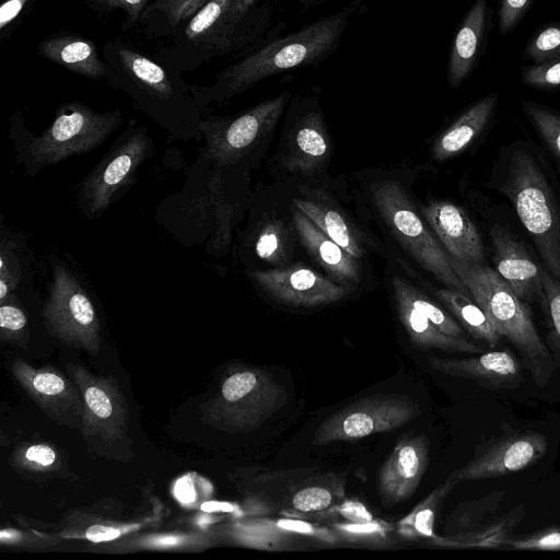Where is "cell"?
Returning <instances> with one entry per match:
<instances>
[{
	"mask_svg": "<svg viewBox=\"0 0 560 560\" xmlns=\"http://www.w3.org/2000/svg\"><path fill=\"white\" fill-rule=\"evenodd\" d=\"M542 285L544 308L548 317L547 347L557 368H560V281L542 269Z\"/></svg>",
	"mask_w": 560,
	"mask_h": 560,
	"instance_id": "obj_37",
	"label": "cell"
},
{
	"mask_svg": "<svg viewBox=\"0 0 560 560\" xmlns=\"http://www.w3.org/2000/svg\"><path fill=\"white\" fill-rule=\"evenodd\" d=\"M506 548L512 550L560 551V525L553 524L527 535L513 536Z\"/></svg>",
	"mask_w": 560,
	"mask_h": 560,
	"instance_id": "obj_44",
	"label": "cell"
},
{
	"mask_svg": "<svg viewBox=\"0 0 560 560\" xmlns=\"http://www.w3.org/2000/svg\"><path fill=\"white\" fill-rule=\"evenodd\" d=\"M16 378L35 400L46 408L61 410L77 402L75 392L58 373L49 370H34L25 363L14 365Z\"/></svg>",
	"mask_w": 560,
	"mask_h": 560,
	"instance_id": "obj_32",
	"label": "cell"
},
{
	"mask_svg": "<svg viewBox=\"0 0 560 560\" xmlns=\"http://www.w3.org/2000/svg\"><path fill=\"white\" fill-rule=\"evenodd\" d=\"M331 528L338 535L340 541L351 544H382L393 530V525L384 520H375L364 523L337 522Z\"/></svg>",
	"mask_w": 560,
	"mask_h": 560,
	"instance_id": "obj_39",
	"label": "cell"
},
{
	"mask_svg": "<svg viewBox=\"0 0 560 560\" xmlns=\"http://www.w3.org/2000/svg\"><path fill=\"white\" fill-rule=\"evenodd\" d=\"M84 398V428L91 434L117 438L125 429V410L119 394L104 380L75 372Z\"/></svg>",
	"mask_w": 560,
	"mask_h": 560,
	"instance_id": "obj_29",
	"label": "cell"
},
{
	"mask_svg": "<svg viewBox=\"0 0 560 560\" xmlns=\"http://www.w3.org/2000/svg\"><path fill=\"white\" fill-rule=\"evenodd\" d=\"M365 197L377 221L421 269L446 288L469 294L405 179L386 173L376 176L368 183Z\"/></svg>",
	"mask_w": 560,
	"mask_h": 560,
	"instance_id": "obj_6",
	"label": "cell"
},
{
	"mask_svg": "<svg viewBox=\"0 0 560 560\" xmlns=\"http://www.w3.org/2000/svg\"><path fill=\"white\" fill-rule=\"evenodd\" d=\"M296 188L291 203L348 253L362 260L375 247L372 238L325 187Z\"/></svg>",
	"mask_w": 560,
	"mask_h": 560,
	"instance_id": "obj_18",
	"label": "cell"
},
{
	"mask_svg": "<svg viewBox=\"0 0 560 560\" xmlns=\"http://www.w3.org/2000/svg\"><path fill=\"white\" fill-rule=\"evenodd\" d=\"M490 234L497 272L523 301L538 302L544 307L542 269L508 230L495 225Z\"/></svg>",
	"mask_w": 560,
	"mask_h": 560,
	"instance_id": "obj_22",
	"label": "cell"
},
{
	"mask_svg": "<svg viewBox=\"0 0 560 560\" xmlns=\"http://www.w3.org/2000/svg\"><path fill=\"white\" fill-rule=\"evenodd\" d=\"M232 1L208 0L155 55L183 73L195 71L214 58L229 55L241 57L258 47L228 24Z\"/></svg>",
	"mask_w": 560,
	"mask_h": 560,
	"instance_id": "obj_11",
	"label": "cell"
},
{
	"mask_svg": "<svg viewBox=\"0 0 560 560\" xmlns=\"http://www.w3.org/2000/svg\"><path fill=\"white\" fill-rule=\"evenodd\" d=\"M392 292L399 322L415 348L422 351L440 350L448 353L474 354L482 351L468 338H455L444 334L400 293L395 290Z\"/></svg>",
	"mask_w": 560,
	"mask_h": 560,
	"instance_id": "obj_30",
	"label": "cell"
},
{
	"mask_svg": "<svg viewBox=\"0 0 560 560\" xmlns=\"http://www.w3.org/2000/svg\"><path fill=\"white\" fill-rule=\"evenodd\" d=\"M292 95L284 91L233 115L205 114L201 122L205 147L200 154L218 167L243 172L256 168Z\"/></svg>",
	"mask_w": 560,
	"mask_h": 560,
	"instance_id": "obj_8",
	"label": "cell"
},
{
	"mask_svg": "<svg viewBox=\"0 0 560 560\" xmlns=\"http://www.w3.org/2000/svg\"><path fill=\"white\" fill-rule=\"evenodd\" d=\"M51 281L43 317L51 335L97 351L100 323L88 287L61 258L49 257Z\"/></svg>",
	"mask_w": 560,
	"mask_h": 560,
	"instance_id": "obj_12",
	"label": "cell"
},
{
	"mask_svg": "<svg viewBox=\"0 0 560 560\" xmlns=\"http://www.w3.org/2000/svg\"><path fill=\"white\" fill-rule=\"evenodd\" d=\"M499 104L497 92L488 94L465 108L434 140L431 158L448 160L464 151L492 120Z\"/></svg>",
	"mask_w": 560,
	"mask_h": 560,
	"instance_id": "obj_28",
	"label": "cell"
},
{
	"mask_svg": "<svg viewBox=\"0 0 560 560\" xmlns=\"http://www.w3.org/2000/svg\"><path fill=\"white\" fill-rule=\"evenodd\" d=\"M522 82L540 91L560 89V57L522 68Z\"/></svg>",
	"mask_w": 560,
	"mask_h": 560,
	"instance_id": "obj_43",
	"label": "cell"
},
{
	"mask_svg": "<svg viewBox=\"0 0 560 560\" xmlns=\"http://www.w3.org/2000/svg\"><path fill=\"white\" fill-rule=\"evenodd\" d=\"M522 108L548 147L560 158V114L546 105L527 100L522 101Z\"/></svg>",
	"mask_w": 560,
	"mask_h": 560,
	"instance_id": "obj_38",
	"label": "cell"
},
{
	"mask_svg": "<svg viewBox=\"0 0 560 560\" xmlns=\"http://www.w3.org/2000/svg\"><path fill=\"white\" fill-rule=\"evenodd\" d=\"M248 223L244 245L257 260L270 268L292 264L299 241L292 217L288 220L277 211L268 210Z\"/></svg>",
	"mask_w": 560,
	"mask_h": 560,
	"instance_id": "obj_26",
	"label": "cell"
},
{
	"mask_svg": "<svg viewBox=\"0 0 560 560\" xmlns=\"http://www.w3.org/2000/svg\"><path fill=\"white\" fill-rule=\"evenodd\" d=\"M241 540L262 550H287L301 539L336 544L340 539L332 528L310 523L300 517L258 518L240 526Z\"/></svg>",
	"mask_w": 560,
	"mask_h": 560,
	"instance_id": "obj_25",
	"label": "cell"
},
{
	"mask_svg": "<svg viewBox=\"0 0 560 560\" xmlns=\"http://www.w3.org/2000/svg\"><path fill=\"white\" fill-rule=\"evenodd\" d=\"M560 57V22L541 25L527 40L523 58L533 63Z\"/></svg>",
	"mask_w": 560,
	"mask_h": 560,
	"instance_id": "obj_40",
	"label": "cell"
},
{
	"mask_svg": "<svg viewBox=\"0 0 560 560\" xmlns=\"http://www.w3.org/2000/svg\"><path fill=\"white\" fill-rule=\"evenodd\" d=\"M456 485V480L450 474L443 483L439 485L397 523L396 529L398 535L410 540L434 538V524L438 512L444 499Z\"/></svg>",
	"mask_w": 560,
	"mask_h": 560,
	"instance_id": "obj_34",
	"label": "cell"
},
{
	"mask_svg": "<svg viewBox=\"0 0 560 560\" xmlns=\"http://www.w3.org/2000/svg\"><path fill=\"white\" fill-rule=\"evenodd\" d=\"M429 464L424 434L406 435L394 446L377 475V493L390 509L408 500L417 490Z\"/></svg>",
	"mask_w": 560,
	"mask_h": 560,
	"instance_id": "obj_19",
	"label": "cell"
},
{
	"mask_svg": "<svg viewBox=\"0 0 560 560\" xmlns=\"http://www.w3.org/2000/svg\"><path fill=\"white\" fill-rule=\"evenodd\" d=\"M417 401L405 395H374L357 400L326 418L316 429L312 445L354 441L392 432L420 416Z\"/></svg>",
	"mask_w": 560,
	"mask_h": 560,
	"instance_id": "obj_13",
	"label": "cell"
},
{
	"mask_svg": "<svg viewBox=\"0 0 560 560\" xmlns=\"http://www.w3.org/2000/svg\"><path fill=\"white\" fill-rule=\"evenodd\" d=\"M535 0H500L498 7L499 34L504 37L515 30Z\"/></svg>",
	"mask_w": 560,
	"mask_h": 560,
	"instance_id": "obj_45",
	"label": "cell"
},
{
	"mask_svg": "<svg viewBox=\"0 0 560 560\" xmlns=\"http://www.w3.org/2000/svg\"><path fill=\"white\" fill-rule=\"evenodd\" d=\"M419 210L450 257L483 262L482 240L463 208L447 200L431 199L419 205Z\"/></svg>",
	"mask_w": 560,
	"mask_h": 560,
	"instance_id": "obj_20",
	"label": "cell"
},
{
	"mask_svg": "<svg viewBox=\"0 0 560 560\" xmlns=\"http://www.w3.org/2000/svg\"><path fill=\"white\" fill-rule=\"evenodd\" d=\"M20 247L13 240L1 241L0 254V301L14 293L22 284L23 271L26 270L25 264L21 261L22 254L18 250Z\"/></svg>",
	"mask_w": 560,
	"mask_h": 560,
	"instance_id": "obj_41",
	"label": "cell"
},
{
	"mask_svg": "<svg viewBox=\"0 0 560 560\" xmlns=\"http://www.w3.org/2000/svg\"><path fill=\"white\" fill-rule=\"evenodd\" d=\"M300 4H303L305 7H311V5H316V4H319V3H323L324 1H327V0H296Z\"/></svg>",
	"mask_w": 560,
	"mask_h": 560,
	"instance_id": "obj_52",
	"label": "cell"
},
{
	"mask_svg": "<svg viewBox=\"0 0 560 560\" xmlns=\"http://www.w3.org/2000/svg\"><path fill=\"white\" fill-rule=\"evenodd\" d=\"M362 0H355L339 12L322 18L285 36L268 39L214 75L208 86L192 85V95L206 113L212 104H221L255 84L281 72L315 66L337 49L351 18Z\"/></svg>",
	"mask_w": 560,
	"mask_h": 560,
	"instance_id": "obj_3",
	"label": "cell"
},
{
	"mask_svg": "<svg viewBox=\"0 0 560 560\" xmlns=\"http://www.w3.org/2000/svg\"><path fill=\"white\" fill-rule=\"evenodd\" d=\"M37 51L75 74L97 81L106 78L107 65L95 42L80 34L60 32L51 35L38 44Z\"/></svg>",
	"mask_w": 560,
	"mask_h": 560,
	"instance_id": "obj_27",
	"label": "cell"
},
{
	"mask_svg": "<svg viewBox=\"0 0 560 560\" xmlns=\"http://www.w3.org/2000/svg\"><path fill=\"white\" fill-rule=\"evenodd\" d=\"M176 495L184 503H189L195 499L194 486L189 480H179L176 487Z\"/></svg>",
	"mask_w": 560,
	"mask_h": 560,
	"instance_id": "obj_51",
	"label": "cell"
},
{
	"mask_svg": "<svg viewBox=\"0 0 560 560\" xmlns=\"http://www.w3.org/2000/svg\"><path fill=\"white\" fill-rule=\"evenodd\" d=\"M84 2L98 16L121 11L125 15L121 24L122 30L129 31L140 23L141 16L151 0H84Z\"/></svg>",
	"mask_w": 560,
	"mask_h": 560,
	"instance_id": "obj_42",
	"label": "cell"
},
{
	"mask_svg": "<svg viewBox=\"0 0 560 560\" xmlns=\"http://www.w3.org/2000/svg\"><path fill=\"white\" fill-rule=\"evenodd\" d=\"M86 537L94 542L112 540L120 535V530L105 525H92L86 530Z\"/></svg>",
	"mask_w": 560,
	"mask_h": 560,
	"instance_id": "obj_50",
	"label": "cell"
},
{
	"mask_svg": "<svg viewBox=\"0 0 560 560\" xmlns=\"http://www.w3.org/2000/svg\"><path fill=\"white\" fill-rule=\"evenodd\" d=\"M34 0H5L0 7V38L7 39L16 28L26 8Z\"/></svg>",
	"mask_w": 560,
	"mask_h": 560,
	"instance_id": "obj_48",
	"label": "cell"
},
{
	"mask_svg": "<svg viewBox=\"0 0 560 560\" xmlns=\"http://www.w3.org/2000/svg\"><path fill=\"white\" fill-rule=\"evenodd\" d=\"M425 284L467 334L483 341L489 348L498 346L502 337L470 294L446 287L435 289Z\"/></svg>",
	"mask_w": 560,
	"mask_h": 560,
	"instance_id": "obj_31",
	"label": "cell"
},
{
	"mask_svg": "<svg viewBox=\"0 0 560 560\" xmlns=\"http://www.w3.org/2000/svg\"><path fill=\"white\" fill-rule=\"evenodd\" d=\"M208 0H151L143 12L140 26L149 38H170Z\"/></svg>",
	"mask_w": 560,
	"mask_h": 560,
	"instance_id": "obj_33",
	"label": "cell"
},
{
	"mask_svg": "<svg viewBox=\"0 0 560 560\" xmlns=\"http://www.w3.org/2000/svg\"><path fill=\"white\" fill-rule=\"evenodd\" d=\"M247 183L248 172L218 167L199 153L183 188L161 202L156 219L182 244L223 256L249 203Z\"/></svg>",
	"mask_w": 560,
	"mask_h": 560,
	"instance_id": "obj_1",
	"label": "cell"
},
{
	"mask_svg": "<svg viewBox=\"0 0 560 560\" xmlns=\"http://www.w3.org/2000/svg\"><path fill=\"white\" fill-rule=\"evenodd\" d=\"M345 498L343 483L339 481H319L300 488L291 498L295 513L284 512L288 516L307 514L329 509Z\"/></svg>",
	"mask_w": 560,
	"mask_h": 560,
	"instance_id": "obj_36",
	"label": "cell"
},
{
	"mask_svg": "<svg viewBox=\"0 0 560 560\" xmlns=\"http://www.w3.org/2000/svg\"><path fill=\"white\" fill-rule=\"evenodd\" d=\"M124 120L119 110L96 112L81 102L58 106L51 124L38 136L24 125L20 112L10 118V137L16 161L35 177L43 170L67 159L89 153L103 144Z\"/></svg>",
	"mask_w": 560,
	"mask_h": 560,
	"instance_id": "obj_4",
	"label": "cell"
},
{
	"mask_svg": "<svg viewBox=\"0 0 560 560\" xmlns=\"http://www.w3.org/2000/svg\"><path fill=\"white\" fill-rule=\"evenodd\" d=\"M390 284L392 290L400 293L444 334L455 338H467L457 320L411 281L396 275L392 278Z\"/></svg>",
	"mask_w": 560,
	"mask_h": 560,
	"instance_id": "obj_35",
	"label": "cell"
},
{
	"mask_svg": "<svg viewBox=\"0 0 560 560\" xmlns=\"http://www.w3.org/2000/svg\"><path fill=\"white\" fill-rule=\"evenodd\" d=\"M102 54L107 65L105 81L125 92L135 107L177 140L202 138L205 113L177 68L120 38L107 40Z\"/></svg>",
	"mask_w": 560,
	"mask_h": 560,
	"instance_id": "obj_2",
	"label": "cell"
},
{
	"mask_svg": "<svg viewBox=\"0 0 560 560\" xmlns=\"http://www.w3.org/2000/svg\"><path fill=\"white\" fill-rule=\"evenodd\" d=\"M300 244L327 276L352 293L363 283L361 259L327 236L293 203L289 206Z\"/></svg>",
	"mask_w": 560,
	"mask_h": 560,
	"instance_id": "obj_21",
	"label": "cell"
},
{
	"mask_svg": "<svg viewBox=\"0 0 560 560\" xmlns=\"http://www.w3.org/2000/svg\"><path fill=\"white\" fill-rule=\"evenodd\" d=\"M506 492L493 491L478 500L463 504L457 523L460 528L446 537L435 536L431 542L444 548H506L514 529L525 516L523 502L503 511Z\"/></svg>",
	"mask_w": 560,
	"mask_h": 560,
	"instance_id": "obj_15",
	"label": "cell"
},
{
	"mask_svg": "<svg viewBox=\"0 0 560 560\" xmlns=\"http://www.w3.org/2000/svg\"><path fill=\"white\" fill-rule=\"evenodd\" d=\"M501 190L511 200L548 271L560 281V208L545 173L527 152L510 156Z\"/></svg>",
	"mask_w": 560,
	"mask_h": 560,
	"instance_id": "obj_9",
	"label": "cell"
},
{
	"mask_svg": "<svg viewBox=\"0 0 560 560\" xmlns=\"http://www.w3.org/2000/svg\"><path fill=\"white\" fill-rule=\"evenodd\" d=\"M15 300V293H12L0 301V327L3 336L14 335L26 328L27 316Z\"/></svg>",
	"mask_w": 560,
	"mask_h": 560,
	"instance_id": "obj_47",
	"label": "cell"
},
{
	"mask_svg": "<svg viewBox=\"0 0 560 560\" xmlns=\"http://www.w3.org/2000/svg\"><path fill=\"white\" fill-rule=\"evenodd\" d=\"M296 515H303L304 517L312 515V517L319 516L320 518L339 515L347 522L351 523H364L374 518L373 514L366 509V506L354 499H343L340 503L319 512Z\"/></svg>",
	"mask_w": 560,
	"mask_h": 560,
	"instance_id": "obj_46",
	"label": "cell"
},
{
	"mask_svg": "<svg viewBox=\"0 0 560 560\" xmlns=\"http://www.w3.org/2000/svg\"><path fill=\"white\" fill-rule=\"evenodd\" d=\"M492 9L488 0H475L462 19L452 40L447 61L448 85L458 89L480 61L491 30Z\"/></svg>",
	"mask_w": 560,
	"mask_h": 560,
	"instance_id": "obj_24",
	"label": "cell"
},
{
	"mask_svg": "<svg viewBox=\"0 0 560 560\" xmlns=\"http://www.w3.org/2000/svg\"><path fill=\"white\" fill-rule=\"evenodd\" d=\"M470 296L483 310L501 337L520 353L538 387H545L557 365L539 336L528 306L493 269L482 264L450 257Z\"/></svg>",
	"mask_w": 560,
	"mask_h": 560,
	"instance_id": "obj_5",
	"label": "cell"
},
{
	"mask_svg": "<svg viewBox=\"0 0 560 560\" xmlns=\"http://www.w3.org/2000/svg\"><path fill=\"white\" fill-rule=\"evenodd\" d=\"M331 156V138L318 97L292 95L278 148L269 161L270 173L296 187H324Z\"/></svg>",
	"mask_w": 560,
	"mask_h": 560,
	"instance_id": "obj_7",
	"label": "cell"
},
{
	"mask_svg": "<svg viewBox=\"0 0 560 560\" xmlns=\"http://www.w3.org/2000/svg\"><path fill=\"white\" fill-rule=\"evenodd\" d=\"M285 400V387L272 374L241 368L223 381L213 413L224 427L248 431L271 417Z\"/></svg>",
	"mask_w": 560,
	"mask_h": 560,
	"instance_id": "obj_14",
	"label": "cell"
},
{
	"mask_svg": "<svg viewBox=\"0 0 560 560\" xmlns=\"http://www.w3.org/2000/svg\"><path fill=\"white\" fill-rule=\"evenodd\" d=\"M428 362L441 374L474 381L488 389H514L523 381L521 363L510 351H489L471 358L429 357Z\"/></svg>",
	"mask_w": 560,
	"mask_h": 560,
	"instance_id": "obj_23",
	"label": "cell"
},
{
	"mask_svg": "<svg viewBox=\"0 0 560 560\" xmlns=\"http://www.w3.org/2000/svg\"><path fill=\"white\" fill-rule=\"evenodd\" d=\"M154 141L144 125L130 120L102 160L81 180L78 210L89 220L101 218L137 180L140 166L154 154Z\"/></svg>",
	"mask_w": 560,
	"mask_h": 560,
	"instance_id": "obj_10",
	"label": "cell"
},
{
	"mask_svg": "<svg viewBox=\"0 0 560 560\" xmlns=\"http://www.w3.org/2000/svg\"><path fill=\"white\" fill-rule=\"evenodd\" d=\"M542 433H511L486 443L463 467L451 475L457 483L518 472L537 463L547 451Z\"/></svg>",
	"mask_w": 560,
	"mask_h": 560,
	"instance_id": "obj_17",
	"label": "cell"
},
{
	"mask_svg": "<svg viewBox=\"0 0 560 560\" xmlns=\"http://www.w3.org/2000/svg\"><path fill=\"white\" fill-rule=\"evenodd\" d=\"M27 462L43 467L50 466L56 459V454L47 445L37 444L30 446L24 454Z\"/></svg>",
	"mask_w": 560,
	"mask_h": 560,
	"instance_id": "obj_49",
	"label": "cell"
},
{
	"mask_svg": "<svg viewBox=\"0 0 560 560\" xmlns=\"http://www.w3.org/2000/svg\"><path fill=\"white\" fill-rule=\"evenodd\" d=\"M253 283L272 301L291 307H318L340 302L348 288L304 265L246 271Z\"/></svg>",
	"mask_w": 560,
	"mask_h": 560,
	"instance_id": "obj_16",
	"label": "cell"
}]
</instances>
